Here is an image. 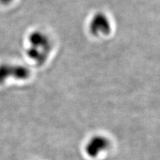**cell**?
Masks as SVG:
<instances>
[{"label":"cell","mask_w":160,"mask_h":160,"mask_svg":"<svg viewBox=\"0 0 160 160\" xmlns=\"http://www.w3.org/2000/svg\"><path fill=\"white\" fill-rule=\"evenodd\" d=\"M109 146V140L103 136H97L89 140L86 146V152L89 157L96 158L99 153L108 149Z\"/></svg>","instance_id":"cell-2"},{"label":"cell","mask_w":160,"mask_h":160,"mask_svg":"<svg viewBox=\"0 0 160 160\" xmlns=\"http://www.w3.org/2000/svg\"><path fill=\"white\" fill-rule=\"evenodd\" d=\"M12 1V0H0V2L3 4H8Z\"/></svg>","instance_id":"cell-4"},{"label":"cell","mask_w":160,"mask_h":160,"mask_svg":"<svg viewBox=\"0 0 160 160\" xmlns=\"http://www.w3.org/2000/svg\"><path fill=\"white\" fill-rule=\"evenodd\" d=\"M29 76L28 69L22 66H13L8 63L0 65V84L4 83L9 78L26 79Z\"/></svg>","instance_id":"cell-1"},{"label":"cell","mask_w":160,"mask_h":160,"mask_svg":"<svg viewBox=\"0 0 160 160\" xmlns=\"http://www.w3.org/2000/svg\"><path fill=\"white\" fill-rule=\"evenodd\" d=\"M92 32L96 34L107 33L109 31V24L107 18L102 15L95 17L91 25Z\"/></svg>","instance_id":"cell-3"}]
</instances>
